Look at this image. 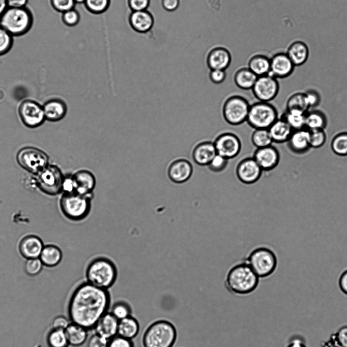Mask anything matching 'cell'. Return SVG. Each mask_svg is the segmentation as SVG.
I'll return each mask as SVG.
<instances>
[{"label":"cell","mask_w":347,"mask_h":347,"mask_svg":"<svg viewBox=\"0 0 347 347\" xmlns=\"http://www.w3.org/2000/svg\"><path fill=\"white\" fill-rule=\"evenodd\" d=\"M110 302L107 290L84 282L75 288L71 296L68 305L70 320L87 330L91 329L107 312Z\"/></svg>","instance_id":"6da1fadb"},{"label":"cell","mask_w":347,"mask_h":347,"mask_svg":"<svg viewBox=\"0 0 347 347\" xmlns=\"http://www.w3.org/2000/svg\"><path fill=\"white\" fill-rule=\"evenodd\" d=\"M259 278L243 260L230 267L225 275L224 284L231 293L244 295L257 287Z\"/></svg>","instance_id":"7a4b0ae2"},{"label":"cell","mask_w":347,"mask_h":347,"mask_svg":"<svg viewBox=\"0 0 347 347\" xmlns=\"http://www.w3.org/2000/svg\"><path fill=\"white\" fill-rule=\"evenodd\" d=\"M117 276L115 265L111 259L105 257L93 259L89 264L85 271L88 282L106 290L113 285Z\"/></svg>","instance_id":"3957f363"},{"label":"cell","mask_w":347,"mask_h":347,"mask_svg":"<svg viewBox=\"0 0 347 347\" xmlns=\"http://www.w3.org/2000/svg\"><path fill=\"white\" fill-rule=\"evenodd\" d=\"M34 17L26 7H8L0 17V26L13 37L22 36L31 28Z\"/></svg>","instance_id":"277c9868"},{"label":"cell","mask_w":347,"mask_h":347,"mask_svg":"<svg viewBox=\"0 0 347 347\" xmlns=\"http://www.w3.org/2000/svg\"><path fill=\"white\" fill-rule=\"evenodd\" d=\"M177 337L175 326L170 322L160 320L152 323L143 337L144 347H172Z\"/></svg>","instance_id":"5b68a950"},{"label":"cell","mask_w":347,"mask_h":347,"mask_svg":"<svg viewBox=\"0 0 347 347\" xmlns=\"http://www.w3.org/2000/svg\"><path fill=\"white\" fill-rule=\"evenodd\" d=\"M244 261L259 278L270 276L275 271L277 265V257L274 251L264 246L253 248Z\"/></svg>","instance_id":"8992f818"},{"label":"cell","mask_w":347,"mask_h":347,"mask_svg":"<svg viewBox=\"0 0 347 347\" xmlns=\"http://www.w3.org/2000/svg\"><path fill=\"white\" fill-rule=\"evenodd\" d=\"M93 197L77 193H64L60 200L61 209L68 219L82 220L90 213Z\"/></svg>","instance_id":"52a82bcc"},{"label":"cell","mask_w":347,"mask_h":347,"mask_svg":"<svg viewBox=\"0 0 347 347\" xmlns=\"http://www.w3.org/2000/svg\"><path fill=\"white\" fill-rule=\"evenodd\" d=\"M250 104L244 96L233 94L227 97L223 103L222 114L225 121L233 126H238L246 122Z\"/></svg>","instance_id":"ba28073f"},{"label":"cell","mask_w":347,"mask_h":347,"mask_svg":"<svg viewBox=\"0 0 347 347\" xmlns=\"http://www.w3.org/2000/svg\"><path fill=\"white\" fill-rule=\"evenodd\" d=\"M278 118V111L273 104L257 101L250 105L246 122L254 129H268Z\"/></svg>","instance_id":"9c48e42d"},{"label":"cell","mask_w":347,"mask_h":347,"mask_svg":"<svg viewBox=\"0 0 347 347\" xmlns=\"http://www.w3.org/2000/svg\"><path fill=\"white\" fill-rule=\"evenodd\" d=\"M64 177L60 170L53 166H47L37 172V185L46 194L54 195L62 191Z\"/></svg>","instance_id":"30bf717a"},{"label":"cell","mask_w":347,"mask_h":347,"mask_svg":"<svg viewBox=\"0 0 347 347\" xmlns=\"http://www.w3.org/2000/svg\"><path fill=\"white\" fill-rule=\"evenodd\" d=\"M19 164L24 169L37 173L47 166L48 157L41 150L34 148H25L17 156Z\"/></svg>","instance_id":"8fae6325"},{"label":"cell","mask_w":347,"mask_h":347,"mask_svg":"<svg viewBox=\"0 0 347 347\" xmlns=\"http://www.w3.org/2000/svg\"><path fill=\"white\" fill-rule=\"evenodd\" d=\"M213 142L217 154L228 160L237 157L242 148L240 138L232 132H223L219 134Z\"/></svg>","instance_id":"7c38bea8"},{"label":"cell","mask_w":347,"mask_h":347,"mask_svg":"<svg viewBox=\"0 0 347 347\" xmlns=\"http://www.w3.org/2000/svg\"><path fill=\"white\" fill-rule=\"evenodd\" d=\"M251 90L257 101L270 102L278 94L279 84L278 79L270 74L257 77Z\"/></svg>","instance_id":"4fadbf2b"},{"label":"cell","mask_w":347,"mask_h":347,"mask_svg":"<svg viewBox=\"0 0 347 347\" xmlns=\"http://www.w3.org/2000/svg\"><path fill=\"white\" fill-rule=\"evenodd\" d=\"M263 170L252 157H246L237 165L236 174L238 179L242 183L250 185L261 178Z\"/></svg>","instance_id":"5bb4252c"},{"label":"cell","mask_w":347,"mask_h":347,"mask_svg":"<svg viewBox=\"0 0 347 347\" xmlns=\"http://www.w3.org/2000/svg\"><path fill=\"white\" fill-rule=\"evenodd\" d=\"M19 114L23 123L31 128L40 126L45 119L43 108L36 102L30 100L21 103Z\"/></svg>","instance_id":"9a60e30c"},{"label":"cell","mask_w":347,"mask_h":347,"mask_svg":"<svg viewBox=\"0 0 347 347\" xmlns=\"http://www.w3.org/2000/svg\"><path fill=\"white\" fill-rule=\"evenodd\" d=\"M193 172L192 164L185 158L174 160L170 163L167 169L169 179L176 184H182L188 181Z\"/></svg>","instance_id":"2e32d148"},{"label":"cell","mask_w":347,"mask_h":347,"mask_svg":"<svg viewBox=\"0 0 347 347\" xmlns=\"http://www.w3.org/2000/svg\"><path fill=\"white\" fill-rule=\"evenodd\" d=\"M252 157L263 171H269L274 169L280 161L279 152L272 144L256 149Z\"/></svg>","instance_id":"e0dca14e"},{"label":"cell","mask_w":347,"mask_h":347,"mask_svg":"<svg viewBox=\"0 0 347 347\" xmlns=\"http://www.w3.org/2000/svg\"><path fill=\"white\" fill-rule=\"evenodd\" d=\"M295 67L286 52H278L270 58V70L269 74L277 79L285 78L293 73Z\"/></svg>","instance_id":"ac0fdd59"},{"label":"cell","mask_w":347,"mask_h":347,"mask_svg":"<svg viewBox=\"0 0 347 347\" xmlns=\"http://www.w3.org/2000/svg\"><path fill=\"white\" fill-rule=\"evenodd\" d=\"M128 21L134 31L141 34L149 32L154 24V16L148 10L131 11Z\"/></svg>","instance_id":"d6986e66"},{"label":"cell","mask_w":347,"mask_h":347,"mask_svg":"<svg viewBox=\"0 0 347 347\" xmlns=\"http://www.w3.org/2000/svg\"><path fill=\"white\" fill-rule=\"evenodd\" d=\"M72 176L75 184L76 193L83 195L93 196L96 180L91 171L81 169Z\"/></svg>","instance_id":"ffe728a7"},{"label":"cell","mask_w":347,"mask_h":347,"mask_svg":"<svg viewBox=\"0 0 347 347\" xmlns=\"http://www.w3.org/2000/svg\"><path fill=\"white\" fill-rule=\"evenodd\" d=\"M231 61L232 56L229 50L221 46L212 48L207 57V64L210 70H225L229 67Z\"/></svg>","instance_id":"44dd1931"},{"label":"cell","mask_w":347,"mask_h":347,"mask_svg":"<svg viewBox=\"0 0 347 347\" xmlns=\"http://www.w3.org/2000/svg\"><path fill=\"white\" fill-rule=\"evenodd\" d=\"M217 154L214 143L204 140L197 143L192 151V158L194 163L199 166H207Z\"/></svg>","instance_id":"7402d4cb"},{"label":"cell","mask_w":347,"mask_h":347,"mask_svg":"<svg viewBox=\"0 0 347 347\" xmlns=\"http://www.w3.org/2000/svg\"><path fill=\"white\" fill-rule=\"evenodd\" d=\"M119 320L110 312L105 313L97 322L93 329L95 334L107 339L118 335Z\"/></svg>","instance_id":"603a6c76"},{"label":"cell","mask_w":347,"mask_h":347,"mask_svg":"<svg viewBox=\"0 0 347 347\" xmlns=\"http://www.w3.org/2000/svg\"><path fill=\"white\" fill-rule=\"evenodd\" d=\"M286 142L293 153L301 155L306 153L311 148L309 130L306 128L294 130Z\"/></svg>","instance_id":"cb8c5ba5"},{"label":"cell","mask_w":347,"mask_h":347,"mask_svg":"<svg viewBox=\"0 0 347 347\" xmlns=\"http://www.w3.org/2000/svg\"><path fill=\"white\" fill-rule=\"evenodd\" d=\"M44 246L41 239L35 235H28L23 238L19 245L20 254L25 258H38Z\"/></svg>","instance_id":"d4e9b609"},{"label":"cell","mask_w":347,"mask_h":347,"mask_svg":"<svg viewBox=\"0 0 347 347\" xmlns=\"http://www.w3.org/2000/svg\"><path fill=\"white\" fill-rule=\"evenodd\" d=\"M286 53L295 66H299L307 61L309 50L306 43L301 40H296L289 45Z\"/></svg>","instance_id":"484cf974"},{"label":"cell","mask_w":347,"mask_h":347,"mask_svg":"<svg viewBox=\"0 0 347 347\" xmlns=\"http://www.w3.org/2000/svg\"><path fill=\"white\" fill-rule=\"evenodd\" d=\"M273 142L282 143L286 142L291 135L293 129L281 118H278L268 128Z\"/></svg>","instance_id":"4316f807"},{"label":"cell","mask_w":347,"mask_h":347,"mask_svg":"<svg viewBox=\"0 0 347 347\" xmlns=\"http://www.w3.org/2000/svg\"><path fill=\"white\" fill-rule=\"evenodd\" d=\"M88 330L79 325L70 323L65 330L69 345L75 347L82 345L88 338Z\"/></svg>","instance_id":"83f0119b"},{"label":"cell","mask_w":347,"mask_h":347,"mask_svg":"<svg viewBox=\"0 0 347 347\" xmlns=\"http://www.w3.org/2000/svg\"><path fill=\"white\" fill-rule=\"evenodd\" d=\"M46 119L50 121H57L65 115L67 106L65 103L59 100H51L47 102L43 106Z\"/></svg>","instance_id":"f1b7e54d"},{"label":"cell","mask_w":347,"mask_h":347,"mask_svg":"<svg viewBox=\"0 0 347 347\" xmlns=\"http://www.w3.org/2000/svg\"><path fill=\"white\" fill-rule=\"evenodd\" d=\"M257 78V76L248 67L238 69L234 75L236 85L243 90H251Z\"/></svg>","instance_id":"f546056e"},{"label":"cell","mask_w":347,"mask_h":347,"mask_svg":"<svg viewBox=\"0 0 347 347\" xmlns=\"http://www.w3.org/2000/svg\"><path fill=\"white\" fill-rule=\"evenodd\" d=\"M248 68L257 77L269 74L270 58L262 54H255L249 59Z\"/></svg>","instance_id":"4dcf8cb0"},{"label":"cell","mask_w":347,"mask_h":347,"mask_svg":"<svg viewBox=\"0 0 347 347\" xmlns=\"http://www.w3.org/2000/svg\"><path fill=\"white\" fill-rule=\"evenodd\" d=\"M139 331L138 321L131 315L119 321L118 335L131 340Z\"/></svg>","instance_id":"1f68e13d"},{"label":"cell","mask_w":347,"mask_h":347,"mask_svg":"<svg viewBox=\"0 0 347 347\" xmlns=\"http://www.w3.org/2000/svg\"><path fill=\"white\" fill-rule=\"evenodd\" d=\"M327 122L326 115L321 110L310 109L305 114V128L308 130L325 129Z\"/></svg>","instance_id":"d6a6232c"},{"label":"cell","mask_w":347,"mask_h":347,"mask_svg":"<svg viewBox=\"0 0 347 347\" xmlns=\"http://www.w3.org/2000/svg\"><path fill=\"white\" fill-rule=\"evenodd\" d=\"M39 258L43 265L50 267H54L61 261L62 253L58 247L48 245L43 247Z\"/></svg>","instance_id":"836d02e7"},{"label":"cell","mask_w":347,"mask_h":347,"mask_svg":"<svg viewBox=\"0 0 347 347\" xmlns=\"http://www.w3.org/2000/svg\"><path fill=\"white\" fill-rule=\"evenodd\" d=\"M306 113L299 110L285 109L280 118L284 120L293 130H297L305 128Z\"/></svg>","instance_id":"e575fe53"},{"label":"cell","mask_w":347,"mask_h":347,"mask_svg":"<svg viewBox=\"0 0 347 347\" xmlns=\"http://www.w3.org/2000/svg\"><path fill=\"white\" fill-rule=\"evenodd\" d=\"M286 109L299 110L307 112L310 110L304 92H297L291 95L286 102Z\"/></svg>","instance_id":"d590c367"},{"label":"cell","mask_w":347,"mask_h":347,"mask_svg":"<svg viewBox=\"0 0 347 347\" xmlns=\"http://www.w3.org/2000/svg\"><path fill=\"white\" fill-rule=\"evenodd\" d=\"M333 152L339 156H347V132H341L336 134L331 142Z\"/></svg>","instance_id":"8d00e7d4"},{"label":"cell","mask_w":347,"mask_h":347,"mask_svg":"<svg viewBox=\"0 0 347 347\" xmlns=\"http://www.w3.org/2000/svg\"><path fill=\"white\" fill-rule=\"evenodd\" d=\"M251 140L256 149L270 146L273 143L267 129H254L251 135Z\"/></svg>","instance_id":"74e56055"},{"label":"cell","mask_w":347,"mask_h":347,"mask_svg":"<svg viewBox=\"0 0 347 347\" xmlns=\"http://www.w3.org/2000/svg\"><path fill=\"white\" fill-rule=\"evenodd\" d=\"M49 347H68L69 343L64 330L52 329L47 336Z\"/></svg>","instance_id":"f35d334b"},{"label":"cell","mask_w":347,"mask_h":347,"mask_svg":"<svg viewBox=\"0 0 347 347\" xmlns=\"http://www.w3.org/2000/svg\"><path fill=\"white\" fill-rule=\"evenodd\" d=\"M111 0H85L84 2L86 9L94 14H101L109 8Z\"/></svg>","instance_id":"ab89813d"},{"label":"cell","mask_w":347,"mask_h":347,"mask_svg":"<svg viewBox=\"0 0 347 347\" xmlns=\"http://www.w3.org/2000/svg\"><path fill=\"white\" fill-rule=\"evenodd\" d=\"M309 143L311 148L318 149L324 146L327 140L325 129L309 130Z\"/></svg>","instance_id":"60d3db41"},{"label":"cell","mask_w":347,"mask_h":347,"mask_svg":"<svg viewBox=\"0 0 347 347\" xmlns=\"http://www.w3.org/2000/svg\"><path fill=\"white\" fill-rule=\"evenodd\" d=\"M110 313L120 321L130 316L131 309L126 302L119 301L112 305Z\"/></svg>","instance_id":"b9f144b4"},{"label":"cell","mask_w":347,"mask_h":347,"mask_svg":"<svg viewBox=\"0 0 347 347\" xmlns=\"http://www.w3.org/2000/svg\"><path fill=\"white\" fill-rule=\"evenodd\" d=\"M13 44V37L0 26V56L7 53Z\"/></svg>","instance_id":"7bdbcfd3"},{"label":"cell","mask_w":347,"mask_h":347,"mask_svg":"<svg viewBox=\"0 0 347 347\" xmlns=\"http://www.w3.org/2000/svg\"><path fill=\"white\" fill-rule=\"evenodd\" d=\"M228 160L226 158L216 154L207 166L209 169L213 172H220L226 168Z\"/></svg>","instance_id":"ee69618b"},{"label":"cell","mask_w":347,"mask_h":347,"mask_svg":"<svg viewBox=\"0 0 347 347\" xmlns=\"http://www.w3.org/2000/svg\"><path fill=\"white\" fill-rule=\"evenodd\" d=\"M42 265L43 264L40 258H28L25 263L24 271L29 275H36L41 271Z\"/></svg>","instance_id":"f6af8a7d"},{"label":"cell","mask_w":347,"mask_h":347,"mask_svg":"<svg viewBox=\"0 0 347 347\" xmlns=\"http://www.w3.org/2000/svg\"><path fill=\"white\" fill-rule=\"evenodd\" d=\"M62 19L65 25L72 27L78 24L80 16L79 12L73 8L63 13Z\"/></svg>","instance_id":"bcb514c9"},{"label":"cell","mask_w":347,"mask_h":347,"mask_svg":"<svg viewBox=\"0 0 347 347\" xmlns=\"http://www.w3.org/2000/svg\"><path fill=\"white\" fill-rule=\"evenodd\" d=\"M50 3L55 11L62 13L74 8L76 4L74 0H50Z\"/></svg>","instance_id":"7dc6e473"},{"label":"cell","mask_w":347,"mask_h":347,"mask_svg":"<svg viewBox=\"0 0 347 347\" xmlns=\"http://www.w3.org/2000/svg\"><path fill=\"white\" fill-rule=\"evenodd\" d=\"M310 110L317 107L321 102L320 94L315 90L310 89L305 92Z\"/></svg>","instance_id":"c3c4849f"},{"label":"cell","mask_w":347,"mask_h":347,"mask_svg":"<svg viewBox=\"0 0 347 347\" xmlns=\"http://www.w3.org/2000/svg\"><path fill=\"white\" fill-rule=\"evenodd\" d=\"M108 347H134L130 339L117 335L109 340Z\"/></svg>","instance_id":"681fc988"},{"label":"cell","mask_w":347,"mask_h":347,"mask_svg":"<svg viewBox=\"0 0 347 347\" xmlns=\"http://www.w3.org/2000/svg\"><path fill=\"white\" fill-rule=\"evenodd\" d=\"M151 0H127V6L131 11L147 10Z\"/></svg>","instance_id":"f907efd6"},{"label":"cell","mask_w":347,"mask_h":347,"mask_svg":"<svg viewBox=\"0 0 347 347\" xmlns=\"http://www.w3.org/2000/svg\"><path fill=\"white\" fill-rule=\"evenodd\" d=\"M108 342L107 339L95 333L89 339L87 347H108Z\"/></svg>","instance_id":"816d5d0a"},{"label":"cell","mask_w":347,"mask_h":347,"mask_svg":"<svg viewBox=\"0 0 347 347\" xmlns=\"http://www.w3.org/2000/svg\"><path fill=\"white\" fill-rule=\"evenodd\" d=\"M226 77L225 70L214 69L209 73L210 80L215 84H220L224 81Z\"/></svg>","instance_id":"f5cc1de1"},{"label":"cell","mask_w":347,"mask_h":347,"mask_svg":"<svg viewBox=\"0 0 347 347\" xmlns=\"http://www.w3.org/2000/svg\"><path fill=\"white\" fill-rule=\"evenodd\" d=\"M62 191H64V193H76L75 184L72 175L64 177Z\"/></svg>","instance_id":"db71d44e"},{"label":"cell","mask_w":347,"mask_h":347,"mask_svg":"<svg viewBox=\"0 0 347 347\" xmlns=\"http://www.w3.org/2000/svg\"><path fill=\"white\" fill-rule=\"evenodd\" d=\"M69 324L66 317L62 315H59L55 317L52 320L51 326L53 329L65 330Z\"/></svg>","instance_id":"11a10c76"},{"label":"cell","mask_w":347,"mask_h":347,"mask_svg":"<svg viewBox=\"0 0 347 347\" xmlns=\"http://www.w3.org/2000/svg\"><path fill=\"white\" fill-rule=\"evenodd\" d=\"M335 333L340 344L343 347H347V325L340 327Z\"/></svg>","instance_id":"9f6ffc18"},{"label":"cell","mask_w":347,"mask_h":347,"mask_svg":"<svg viewBox=\"0 0 347 347\" xmlns=\"http://www.w3.org/2000/svg\"><path fill=\"white\" fill-rule=\"evenodd\" d=\"M286 347H307V346L304 338L300 335H294L289 339Z\"/></svg>","instance_id":"6f0895ef"},{"label":"cell","mask_w":347,"mask_h":347,"mask_svg":"<svg viewBox=\"0 0 347 347\" xmlns=\"http://www.w3.org/2000/svg\"><path fill=\"white\" fill-rule=\"evenodd\" d=\"M162 8L168 12H172L178 9L180 0H161Z\"/></svg>","instance_id":"680465c9"},{"label":"cell","mask_w":347,"mask_h":347,"mask_svg":"<svg viewBox=\"0 0 347 347\" xmlns=\"http://www.w3.org/2000/svg\"><path fill=\"white\" fill-rule=\"evenodd\" d=\"M321 347H343L337 339L335 333L330 335L329 338L321 343Z\"/></svg>","instance_id":"91938a15"},{"label":"cell","mask_w":347,"mask_h":347,"mask_svg":"<svg viewBox=\"0 0 347 347\" xmlns=\"http://www.w3.org/2000/svg\"><path fill=\"white\" fill-rule=\"evenodd\" d=\"M338 284L341 291L347 295V270L341 274L339 278Z\"/></svg>","instance_id":"94428289"},{"label":"cell","mask_w":347,"mask_h":347,"mask_svg":"<svg viewBox=\"0 0 347 347\" xmlns=\"http://www.w3.org/2000/svg\"><path fill=\"white\" fill-rule=\"evenodd\" d=\"M8 7L20 8L26 7L28 0H6Z\"/></svg>","instance_id":"6125c7cd"},{"label":"cell","mask_w":347,"mask_h":347,"mask_svg":"<svg viewBox=\"0 0 347 347\" xmlns=\"http://www.w3.org/2000/svg\"><path fill=\"white\" fill-rule=\"evenodd\" d=\"M6 0H0V17L8 8Z\"/></svg>","instance_id":"be15d7a7"},{"label":"cell","mask_w":347,"mask_h":347,"mask_svg":"<svg viewBox=\"0 0 347 347\" xmlns=\"http://www.w3.org/2000/svg\"><path fill=\"white\" fill-rule=\"evenodd\" d=\"M75 3L77 4H83L85 0H74Z\"/></svg>","instance_id":"e7e4bbea"}]
</instances>
